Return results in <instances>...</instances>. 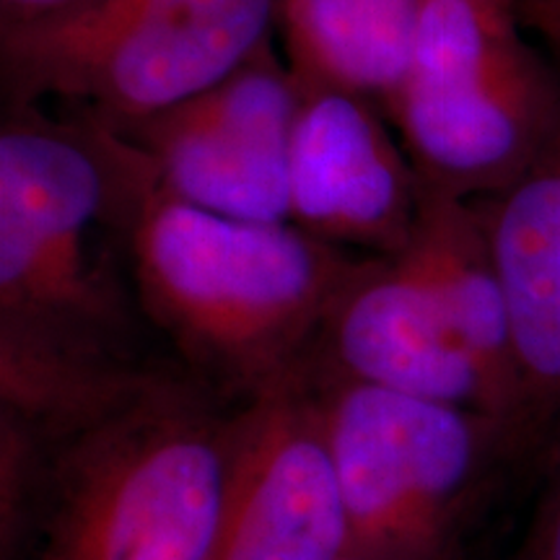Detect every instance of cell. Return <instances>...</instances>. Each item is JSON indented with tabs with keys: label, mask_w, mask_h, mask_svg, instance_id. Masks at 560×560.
I'll list each match as a JSON object with an SVG mask.
<instances>
[{
	"label": "cell",
	"mask_w": 560,
	"mask_h": 560,
	"mask_svg": "<svg viewBox=\"0 0 560 560\" xmlns=\"http://www.w3.org/2000/svg\"><path fill=\"white\" fill-rule=\"evenodd\" d=\"M120 195L143 312L195 366L247 397L310 359L369 260L293 223L236 221L174 200L138 151Z\"/></svg>",
	"instance_id": "obj_1"
},
{
	"label": "cell",
	"mask_w": 560,
	"mask_h": 560,
	"mask_svg": "<svg viewBox=\"0 0 560 560\" xmlns=\"http://www.w3.org/2000/svg\"><path fill=\"white\" fill-rule=\"evenodd\" d=\"M342 560H392V558H380V556H366V552H350L348 558Z\"/></svg>",
	"instance_id": "obj_17"
},
{
	"label": "cell",
	"mask_w": 560,
	"mask_h": 560,
	"mask_svg": "<svg viewBox=\"0 0 560 560\" xmlns=\"http://www.w3.org/2000/svg\"><path fill=\"white\" fill-rule=\"evenodd\" d=\"M278 0H73L0 24L5 107L75 104L120 130L242 68L276 30Z\"/></svg>",
	"instance_id": "obj_4"
},
{
	"label": "cell",
	"mask_w": 560,
	"mask_h": 560,
	"mask_svg": "<svg viewBox=\"0 0 560 560\" xmlns=\"http://www.w3.org/2000/svg\"><path fill=\"white\" fill-rule=\"evenodd\" d=\"M524 34L516 0H423L410 70L384 112L425 187L488 198L540 153L560 62Z\"/></svg>",
	"instance_id": "obj_5"
},
{
	"label": "cell",
	"mask_w": 560,
	"mask_h": 560,
	"mask_svg": "<svg viewBox=\"0 0 560 560\" xmlns=\"http://www.w3.org/2000/svg\"><path fill=\"white\" fill-rule=\"evenodd\" d=\"M522 26L535 34L552 60L560 62V0H516Z\"/></svg>",
	"instance_id": "obj_15"
},
{
	"label": "cell",
	"mask_w": 560,
	"mask_h": 560,
	"mask_svg": "<svg viewBox=\"0 0 560 560\" xmlns=\"http://www.w3.org/2000/svg\"><path fill=\"white\" fill-rule=\"evenodd\" d=\"M73 0H0V24H16V21L37 19L45 13L58 11Z\"/></svg>",
	"instance_id": "obj_16"
},
{
	"label": "cell",
	"mask_w": 560,
	"mask_h": 560,
	"mask_svg": "<svg viewBox=\"0 0 560 560\" xmlns=\"http://www.w3.org/2000/svg\"><path fill=\"white\" fill-rule=\"evenodd\" d=\"M306 363L340 380L457 405L499 431L478 361L425 285L395 257H369L335 304Z\"/></svg>",
	"instance_id": "obj_10"
},
{
	"label": "cell",
	"mask_w": 560,
	"mask_h": 560,
	"mask_svg": "<svg viewBox=\"0 0 560 560\" xmlns=\"http://www.w3.org/2000/svg\"><path fill=\"white\" fill-rule=\"evenodd\" d=\"M299 104V83L270 37L215 86L115 132L170 198L236 221L291 223L289 153Z\"/></svg>",
	"instance_id": "obj_7"
},
{
	"label": "cell",
	"mask_w": 560,
	"mask_h": 560,
	"mask_svg": "<svg viewBox=\"0 0 560 560\" xmlns=\"http://www.w3.org/2000/svg\"><path fill=\"white\" fill-rule=\"evenodd\" d=\"M472 202L509 306L516 374L514 462L542 457L560 423V109L522 177Z\"/></svg>",
	"instance_id": "obj_11"
},
{
	"label": "cell",
	"mask_w": 560,
	"mask_h": 560,
	"mask_svg": "<svg viewBox=\"0 0 560 560\" xmlns=\"http://www.w3.org/2000/svg\"><path fill=\"white\" fill-rule=\"evenodd\" d=\"M420 177L382 104L335 89L301 91L289 153V221L340 249L400 257Z\"/></svg>",
	"instance_id": "obj_9"
},
{
	"label": "cell",
	"mask_w": 560,
	"mask_h": 560,
	"mask_svg": "<svg viewBox=\"0 0 560 560\" xmlns=\"http://www.w3.org/2000/svg\"><path fill=\"white\" fill-rule=\"evenodd\" d=\"M304 366L338 472L353 552L452 560L488 478L506 465L499 431L457 405Z\"/></svg>",
	"instance_id": "obj_6"
},
{
	"label": "cell",
	"mask_w": 560,
	"mask_h": 560,
	"mask_svg": "<svg viewBox=\"0 0 560 560\" xmlns=\"http://www.w3.org/2000/svg\"><path fill=\"white\" fill-rule=\"evenodd\" d=\"M353 552L338 472L306 366L226 420V499L215 560H342Z\"/></svg>",
	"instance_id": "obj_8"
},
{
	"label": "cell",
	"mask_w": 560,
	"mask_h": 560,
	"mask_svg": "<svg viewBox=\"0 0 560 560\" xmlns=\"http://www.w3.org/2000/svg\"><path fill=\"white\" fill-rule=\"evenodd\" d=\"M115 226V177L96 122L5 107L0 130V346L117 359L128 301L89 252Z\"/></svg>",
	"instance_id": "obj_3"
},
{
	"label": "cell",
	"mask_w": 560,
	"mask_h": 560,
	"mask_svg": "<svg viewBox=\"0 0 560 560\" xmlns=\"http://www.w3.org/2000/svg\"><path fill=\"white\" fill-rule=\"evenodd\" d=\"M423 0H278L283 60L301 91L335 89L387 109L408 75Z\"/></svg>",
	"instance_id": "obj_13"
},
{
	"label": "cell",
	"mask_w": 560,
	"mask_h": 560,
	"mask_svg": "<svg viewBox=\"0 0 560 560\" xmlns=\"http://www.w3.org/2000/svg\"><path fill=\"white\" fill-rule=\"evenodd\" d=\"M226 420L159 380L47 452L39 560H215Z\"/></svg>",
	"instance_id": "obj_2"
},
{
	"label": "cell",
	"mask_w": 560,
	"mask_h": 560,
	"mask_svg": "<svg viewBox=\"0 0 560 560\" xmlns=\"http://www.w3.org/2000/svg\"><path fill=\"white\" fill-rule=\"evenodd\" d=\"M395 260L425 285L478 361L493 395L503 454L514 462L516 374L509 306L475 202L423 185L410 244Z\"/></svg>",
	"instance_id": "obj_12"
},
{
	"label": "cell",
	"mask_w": 560,
	"mask_h": 560,
	"mask_svg": "<svg viewBox=\"0 0 560 560\" xmlns=\"http://www.w3.org/2000/svg\"><path fill=\"white\" fill-rule=\"evenodd\" d=\"M545 486L511 560H560V423L542 452Z\"/></svg>",
	"instance_id": "obj_14"
}]
</instances>
